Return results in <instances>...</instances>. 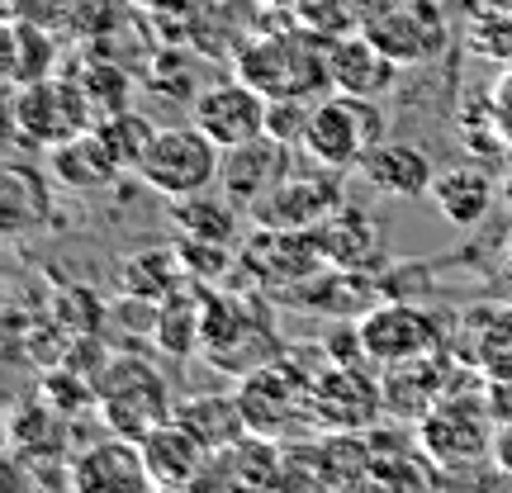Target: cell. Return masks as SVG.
<instances>
[{"label": "cell", "mask_w": 512, "mask_h": 493, "mask_svg": "<svg viewBox=\"0 0 512 493\" xmlns=\"http://www.w3.org/2000/svg\"><path fill=\"white\" fill-rule=\"evenodd\" d=\"M328 34H318L313 24L285 29V34L256 38L238 53V76H247L256 91L266 95H304L323 100L332 91L328 76Z\"/></svg>", "instance_id": "obj_1"}, {"label": "cell", "mask_w": 512, "mask_h": 493, "mask_svg": "<svg viewBox=\"0 0 512 493\" xmlns=\"http://www.w3.org/2000/svg\"><path fill=\"white\" fill-rule=\"evenodd\" d=\"M422 446L432 451V460L441 465V475H465V465H484L494 460V437H498V418L494 403H489V389L484 394H470V389H446L427 418L418 422Z\"/></svg>", "instance_id": "obj_2"}, {"label": "cell", "mask_w": 512, "mask_h": 493, "mask_svg": "<svg viewBox=\"0 0 512 493\" xmlns=\"http://www.w3.org/2000/svg\"><path fill=\"white\" fill-rule=\"evenodd\" d=\"M219 166L223 147L200 124H176L152 133L133 176L162 200H190V195H209L219 185Z\"/></svg>", "instance_id": "obj_3"}, {"label": "cell", "mask_w": 512, "mask_h": 493, "mask_svg": "<svg viewBox=\"0 0 512 493\" xmlns=\"http://www.w3.org/2000/svg\"><path fill=\"white\" fill-rule=\"evenodd\" d=\"M204 356L228 375H252V370L280 361V337L271 328V313L256 299H238V294H209L204 299Z\"/></svg>", "instance_id": "obj_4"}, {"label": "cell", "mask_w": 512, "mask_h": 493, "mask_svg": "<svg viewBox=\"0 0 512 493\" xmlns=\"http://www.w3.org/2000/svg\"><path fill=\"white\" fill-rule=\"evenodd\" d=\"M380 143H384V114L375 100L347 91H328L323 100H313L309 133H304L309 157L337 166V171H361V162Z\"/></svg>", "instance_id": "obj_5"}, {"label": "cell", "mask_w": 512, "mask_h": 493, "mask_svg": "<svg viewBox=\"0 0 512 493\" xmlns=\"http://www.w3.org/2000/svg\"><path fill=\"white\" fill-rule=\"evenodd\" d=\"M238 399L256 437L294 441L313 422V375H299L290 356H280L271 366L242 375Z\"/></svg>", "instance_id": "obj_6"}, {"label": "cell", "mask_w": 512, "mask_h": 493, "mask_svg": "<svg viewBox=\"0 0 512 493\" xmlns=\"http://www.w3.org/2000/svg\"><path fill=\"white\" fill-rule=\"evenodd\" d=\"M95 408H100V418L110 422V432L133 441H143L152 427H162L176 413V403L166 394V380L147 366L143 356L110 361L105 380H95Z\"/></svg>", "instance_id": "obj_7"}, {"label": "cell", "mask_w": 512, "mask_h": 493, "mask_svg": "<svg viewBox=\"0 0 512 493\" xmlns=\"http://www.w3.org/2000/svg\"><path fill=\"white\" fill-rule=\"evenodd\" d=\"M361 34H370L399 67H422L446 53V15L437 0H366Z\"/></svg>", "instance_id": "obj_8"}, {"label": "cell", "mask_w": 512, "mask_h": 493, "mask_svg": "<svg viewBox=\"0 0 512 493\" xmlns=\"http://www.w3.org/2000/svg\"><path fill=\"white\" fill-rule=\"evenodd\" d=\"M389 418L384 408V380H375L366 361H332L323 375H313V427L323 432H370Z\"/></svg>", "instance_id": "obj_9"}, {"label": "cell", "mask_w": 512, "mask_h": 493, "mask_svg": "<svg viewBox=\"0 0 512 493\" xmlns=\"http://www.w3.org/2000/svg\"><path fill=\"white\" fill-rule=\"evenodd\" d=\"M238 266L247 275H256L266 290L294 294L328 266V256L313 238V228H271V223H261L252 238L242 242Z\"/></svg>", "instance_id": "obj_10"}, {"label": "cell", "mask_w": 512, "mask_h": 493, "mask_svg": "<svg viewBox=\"0 0 512 493\" xmlns=\"http://www.w3.org/2000/svg\"><path fill=\"white\" fill-rule=\"evenodd\" d=\"M361 342H366L370 361L394 366V361L437 356V351L446 347V328H441L437 313H427L422 304H408V299H380V304L361 318Z\"/></svg>", "instance_id": "obj_11"}, {"label": "cell", "mask_w": 512, "mask_h": 493, "mask_svg": "<svg viewBox=\"0 0 512 493\" xmlns=\"http://www.w3.org/2000/svg\"><path fill=\"white\" fill-rule=\"evenodd\" d=\"M15 128L29 138V143L57 147V143H67V138H76V133L95 128V110L76 81H53V76H43V81L19 86Z\"/></svg>", "instance_id": "obj_12"}, {"label": "cell", "mask_w": 512, "mask_h": 493, "mask_svg": "<svg viewBox=\"0 0 512 493\" xmlns=\"http://www.w3.org/2000/svg\"><path fill=\"white\" fill-rule=\"evenodd\" d=\"M342 176L347 171L318 162V157H313V166H294L290 176L261 200L252 219L271 223V228H318L337 204H347L342 200Z\"/></svg>", "instance_id": "obj_13"}, {"label": "cell", "mask_w": 512, "mask_h": 493, "mask_svg": "<svg viewBox=\"0 0 512 493\" xmlns=\"http://www.w3.org/2000/svg\"><path fill=\"white\" fill-rule=\"evenodd\" d=\"M290 171H294V147L280 143L275 133H261V138H247V143H238V147H223L219 195L238 204L242 214H256L261 200H266Z\"/></svg>", "instance_id": "obj_14"}, {"label": "cell", "mask_w": 512, "mask_h": 493, "mask_svg": "<svg viewBox=\"0 0 512 493\" xmlns=\"http://www.w3.org/2000/svg\"><path fill=\"white\" fill-rule=\"evenodd\" d=\"M195 124L214 138L219 147H238L247 138H261L266 133V119H271V95L256 91L247 76H233V81H214L209 91L195 95Z\"/></svg>", "instance_id": "obj_15"}, {"label": "cell", "mask_w": 512, "mask_h": 493, "mask_svg": "<svg viewBox=\"0 0 512 493\" xmlns=\"http://www.w3.org/2000/svg\"><path fill=\"white\" fill-rule=\"evenodd\" d=\"M370 437V460H375V484L380 489H427L446 484L441 465L422 446L418 422H375Z\"/></svg>", "instance_id": "obj_16"}, {"label": "cell", "mask_w": 512, "mask_h": 493, "mask_svg": "<svg viewBox=\"0 0 512 493\" xmlns=\"http://www.w3.org/2000/svg\"><path fill=\"white\" fill-rule=\"evenodd\" d=\"M81 493H138L152 489V475H147L143 460V441L133 437H105L86 446L81 456H72V475H67Z\"/></svg>", "instance_id": "obj_17"}, {"label": "cell", "mask_w": 512, "mask_h": 493, "mask_svg": "<svg viewBox=\"0 0 512 493\" xmlns=\"http://www.w3.org/2000/svg\"><path fill=\"white\" fill-rule=\"evenodd\" d=\"M143 460H147V475H152V489H195L209 475L214 451L171 413L162 427H152L143 437Z\"/></svg>", "instance_id": "obj_18"}, {"label": "cell", "mask_w": 512, "mask_h": 493, "mask_svg": "<svg viewBox=\"0 0 512 493\" xmlns=\"http://www.w3.org/2000/svg\"><path fill=\"white\" fill-rule=\"evenodd\" d=\"M394 72L399 62L384 53L380 43L361 29L351 34H337L328 43V76H332V91H347V95H366V100H380L389 86H394Z\"/></svg>", "instance_id": "obj_19"}, {"label": "cell", "mask_w": 512, "mask_h": 493, "mask_svg": "<svg viewBox=\"0 0 512 493\" xmlns=\"http://www.w3.org/2000/svg\"><path fill=\"white\" fill-rule=\"evenodd\" d=\"M294 294L313 313H328V318H342V323H361L380 304V285L361 266H323L309 285H299Z\"/></svg>", "instance_id": "obj_20"}, {"label": "cell", "mask_w": 512, "mask_h": 493, "mask_svg": "<svg viewBox=\"0 0 512 493\" xmlns=\"http://www.w3.org/2000/svg\"><path fill=\"white\" fill-rule=\"evenodd\" d=\"M361 176H366L375 190H384V195H399V200L432 195V181H437L427 147H418V143H394V138H384V143L370 152L366 162H361Z\"/></svg>", "instance_id": "obj_21"}, {"label": "cell", "mask_w": 512, "mask_h": 493, "mask_svg": "<svg viewBox=\"0 0 512 493\" xmlns=\"http://www.w3.org/2000/svg\"><path fill=\"white\" fill-rule=\"evenodd\" d=\"M494 200L498 185L479 166H451V171H437V181H432V204L441 209V219L451 228H479L489 219Z\"/></svg>", "instance_id": "obj_22"}, {"label": "cell", "mask_w": 512, "mask_h": 493, "mask_svg": "<svg viewBox=\"0 0 512 493\" xmlns=\"http://www.w3.org/2000/svg\"><path fill=\"white\" fill-rule=\"evenodd\" d=\"M313 238L328 256V266H361L366 271L370 261L380 256V223L370 219L366 209H356V204H337L328 219L313 228Z\"/></svg>", "instance_id": "obj_23"}, {"label": "cell", "mask_w": 512, "mask_h": 493, "mask_svg": "<svg viewBox=\"0 0 512 493\" xmlns=\"http://www.w3.org/2000/svg\"><path fill=\"white\" fill-rule=\"evenodd\" d=\"M119 171H124V166L114 162V152L105 147V138H100L95 128H86V133H76V138L53 147V176L67 185V190L95 195V190H105Z\"/></svg>", "instance_id": "obj_24"}, {"label": "cell", "mask_w": 512, "mask_h": 493, "mask_svg": "<svg viewBox=\"0 0 512 493\" xmlns=\"http://www.w3.org/2000/svg\"><path fill=\"white\" fill-rule=\"evenodd\" d=\"M176 422H185L209 451H228L233 441H242L252 432L238 394H195V399H181L176 403Z\"/></svg>", "instance_id": "obj_25"}, {"label": "cell", "mask_w": 512, "mask_h": 493, "mask_svg": "<svg viewBox=\"0 0 512 493\" xmlns=\"http://www.w3.org/2000/svg\"><path fill=\"white\" fill-rule=\"evenodd\" d=\"M0 204H5L0 214H5V228H10V233H29V228H48V223H53V190H48V181L19 162L5 166Z\"/></svg>", "instance_id": "obj_26"}, {"label": "cell", "mask_w": 512, "mask_h": 493, "mask_svg": "<svg viewBox=\"0 0 512 493\" xmlns=\"http://www.w3.org/2000/svg\"><path fill=\"white\" fill-rule=\"evenodd\" d=\"M238 204L233 200H209V195H190V200H171V219L181 223V233L190 242H223L233 247L238 238Z\"/></svg>", "instance_id": "obj_27"}, {"label": "cell", "mask_w": 512, "mask_h": 493, "mask_svg": "<svg viewBox=\"0 0 512 493\" xmlns=\"http://www.w3.org/2000/svg\"><path fill=\"white\" fill-rule=\"evenodd\" d=\"M53 57H57V48L43 24H34V19H15L10 24V81L15 86L53 76Z\"/></svg>", "instance_id": "obj_28"}, {"label": "cell", "mask_w": 512, "mask_h": 493, "mask_svg": "<svg viewBox=\"0 0 512 493\" xmlns=\"http://www.w3.org/2000/svg\"><path fill=\"white\" fill-rule=\"evenodd\" d=\"M95 133L105 138V147L114 152V162L124 166V171H138V162H143V152H147V143H152V133H157V128L147 124L143 114L114 110V114H105V119L95 124Z\"/></svg>", "instance_id": "obj_29"}, {"label": "cell", "mask_w": 512, "mask_h": 493, "mask_svg": "<svg viewBox=\"0 0 512 493\" xmlns=\"http://www.w3.org/2000/svg\"><path fill=\"white\" fill-rule=\"evenodd\" d=\"M470 48L479 57H494L512 67V10H479L470 19Z\"/></svg>", "instance_id": "obj_30"}, {"label": "cell", "mask_w": 512, "mask_h": 493, "mask_svg": "<svg viewBox=\"0 0 512 493\" xmlns=\"http://www.w3.org/2000/svg\"><path fill=\"white\" fill-rule=\"evenodd\" d=\"M494 470L503 479H512V418L498 422V437H494Z\"/></svg>", "instance_id": "obj_31"}, {"label": "cell", "mask_w": 512, "mask_h": 493, "mask_svg": "<svg viewBox=\"0 0 512 493\" xmlns=\"http://www.w3.org/2000/svg\"><path fill=\"white\" fill-rule=\"evenodd\" d=\"M266 5H280V10H299V15H304L313 0H266Z\"/></svg>", "instance_id": "obj_32"}, {"label": "cell", "mask_w": 512, "mask_h": 493, "mask_svg": "<svg viewBox=\"0 0 512 493\" xmlns=\"http://www.w3.org/2000/svg\"><path fill=\"white\" fill-rule=\"evenodd\" d=\"M503 200H508V204H512V181H508V185H503Z\"/></svg>", "instance_id": "obj_33"}]
</instances>
